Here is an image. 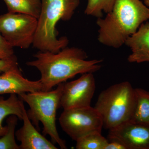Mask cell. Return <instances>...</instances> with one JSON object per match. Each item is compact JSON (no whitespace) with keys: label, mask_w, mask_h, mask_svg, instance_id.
<instances>
[{"label":"cell","mask_w":149,"mask_h":149,"mask_svg":"<svg viewBox=\"0 0 149 149\" xmlns=\"http://www.w3.org/2000/svg\"><path fill=\"white\" fill-rule=\"evenodd\" d=\"M34 56L36 59L26 64L40 71L42 91H50L77 74L98 71L102 62V60H86L87 54L77 47H66L56 53L39 51Z\"/></svg>","instance_id":"6da1fadb"},{"label":"cell","mask_w":149,"mask_h":149,"mask_svg":"<svg viewBox=\"0 0 149 149\" xmlns=\"http://www.w3.org/2000/svg\"><path fill=\"white\" fill-rule=\"evenodd\" d=\"M149 19V8L140 0H116L105 17L98 18V40L107 47L120 48Z\"/></svg>","instance_id":"7a4b0ae2"},{"label":"cell","mask_w":149,"mask_h":149,"mask_svg":"<svg viewBox=\"0 0 149 149\" xmlns=\"http://www.w3.org/2000/svg\"><path fill=\"white\" fill-rule=\"evenodd\" d=\"M80 4V0H42L33 47L41 52L54 53L66 47L69 40L66 37L58 38L56 27L60 20L70 19Z\"/></svg>","instance_id":"3957f363"},{"label":"cell","mask_w":149,"mask_h":149,"mask_svg":"<svg viewBox=\"0 0 149 149\" xmlns=\"http://www.w3.org/2000/svg\"><path fill=\"white\" fill-rule=\"evenodd\" d=\"M64 83L57 85L54 90L23 93L18 97L28 105L27 115L34 125L38 128L39 123L43 126L44 136H49L54 144L62 149H67L66 143L61 138L56 124L57 111L61 107V100Z\"/></svg>","instance_id":"277c9868"},{"label":"cell","mask_w":149,"mask_h":149,"mask_svg":"<svg viewBox=\"0 0 149 149\" xmlns=\"http://www.w3.org/2000/svg\"><path fill=\"white\" fill-rule=\"evenodd\" d=\"M135 102V88L125 81L102 91L94 107L102 116L103 127L109 130L130 121Z\"/></svg>","instance_id":"5b68a950"},{"label":"cell","mask_w":149,"mask_h":149,"mask_svg":"<svg viewBox=\"0 0 149 149\" xmlns=\"http://www.w3.org/2000/svg\"><path fill=\"white\" fill-rule=\"evenodd\" d=\"M58 120L62 130L75 141L93 132L101 133L103 127L100 114L91 106L63 109Z\"/></svg>","instance_id":"8992f818"},{"label":"cell","mask_w":149,"mask_h":149,"mask_svg":"<svg viewBox=\"0 0 149 149\" xmlns=\"http://www.w3.org/2000/svg\"><path fill=\"white\" fill-rule=\"evenodd\" d=\"M37 23L32 15L8 12L0 15V32L13 47L27 49L33 45Z\"/></svg>","instance_id":"52a82bcc"},{"label":"cell","mask_w":149,"mask_h":149,"mask_svg":"<svg viewBox=\"0 0 149 149\" xmlns=\"http://www.w3.org/2000/svg\"><path fill=\"white\" fill-rule=\"evenodd\" d=\"M95 89V80L92 72L84 73L77 80L65 82L61 107L66 109L91 106Z\"/></svg>","instance_id":"ba28073f"},{"label":"cell","mask_w":149,"mask_h":149,"mask_svg":"<svg viewBox=\"0 0 149 149\" xmlns=\"http://www.w3.org/2000/svg\"><path fill=\"white\" fill-rule=\"evenodd\" d=\"M109 130L108 139L119 141L126 149H149V125L128 121Z\"/></svg>","instance_id":"9c48e42d"},{"label":"cell","mask_w":149,"mask_h":149,"mask_svg":"<svg viewBox=\"0 0 149 149\" xmlns=\"http://www.w3.org/2000/svg\"><path fill=\"white\" fill-rule=\"evenodd\" d=\"M40 80L32 81L24 77L19 67L13 68L0 75V95L23 93L42 91Z\"/></svg>","instance_id":"30bf717a"},{"label":"cell","mask_w":149,"mask_h":149,"mask_svg":"<svg viewBox=\"0 0 149 149\" xmlns=\"http://www.w3.org/2000/svg\"><path fill=\"white\" fill-rule=\"evenodd\" d=\"M22 120L23 125L15 133V137L20 142V149H58L34 127L25 107L23 109Z\"/></svg>","instance_id":"8fae6325"},{"label":"cell","mask_w":149,"mask_h":149,"mask_svg":"<svg viewBox=\"0 0 149 149\" xmlns=\"http://www.w3.org/2000/svg\"><path fill=\"white\" fill-rule=\"evenodd\" d=\"M125 45L131 50L128 58L129 62H149V21L141 24L138 30L128 37Z\"/></svg>","instance_id":"7c38bea8"},{"label":"cell","mask_w":149,"mask_h":149,"mask_svg":"<svg viewBox=\"0 0 149 149\" xmlns=\"http://www.w3.org/2000/svg\"><path fill=\"white\" fill-rule=\"evenodd\" d=\"M23 102L16 94H10L8 98L0 99V138L6 133L7 126H3V121L6 118L15 115L22 120L23 109L25 107Z\"/></svg>","instance_id":"4fadbf2b"},{"label":"cell","mask_w":149,"mask_h":149,"mask_svg":"<svg viewBox=\"0 0 149 149\" xmlns=\"http://www.w3.org/2000/svg\"><path fill=\"white\" fill-rule=\"evenodd\" d=\"M135 102L130 121L149 125V92L141 88H135Z\"/></svg>","instance_id":"5bb4252c"},{"label":"cell","mask_w":149,"mask_h":149,"mask_svg":"<svg viewBox=\"0 0 149 149\" xmlns=\"http://www.w3.org/2000/svg\"><path fill=\"white\" fill-rule=\"evenodd\" d=\"M8 12L26 14L37 19L40 16L42 0H3Z\"/></svg>","instance_id":"9a60e30c"},{"label":"cell","mask_w":149,"mask_h":149,"mask_svg":"<svg viewBox=\"0 0 149 149\" xmlns=\"http://www.w3.org/2000/svg\"><path fill=\"white\" fill-rule=\"evenodd\" d=\"M108 139L102 136L100 132H93L76 141L77 149H105Z\"/></svg>","instance_id":"2e32d148"},{"label":"cell","mask_w":149,"mask_h":149,"mask_svg":"<svg viewBox=\"0 0 149 149\" xmlns=\"http://www.w3.org/2000/svg\"><path fill=\"white\" fill-rule=\"evenodd\" d=\"M18 118L15 115L10 116L7 119L8 130L0 138V149H20L15 141V128Z\"/></svg>","instance_id":"e0dca14e"},{"label":"cell","mask_w":149,"mask_h":149,"mask_svg":"<svg viewBox=\"0 0 149 149\" xmlns=\"http://www.w3.org/2000/svg\"><path fill=\"white\" fill-rule=\"evenodd\" d=\"M116 0H88L85 11V14L100 18L103 13H108L111 11Z\"/></svg>","instance_id":"ac0fdd59"},{"label":"cell","mask_w":149,"mask_h":149,"mask_svg":"<svg viewBox=\"0 0 149 149\" xmlns=\"http://www.w3.org/2000/svg\"><path fill=\"white\" fill-rule=\"evenodd\" d=\"M13 48L0 32V59H10L16 56Z\"/></svg>","instance_id":"d6986e66"},{"label":"cell","mask_w":149,"mask_h":149,"mask_svg":"<svg viewBox=\"0 0 149 149\" xmlns=\"http://www.w3.org/2000/svg\"><path fill=\"white\" fill-rule=\"evenodd\" d=\"M18 67L16 56L10 59H0V74Z\"/></svg>","instance_id":"ffe728a7"},{"label":"cell","mask_w":149,"mask_h":149,"mask_svg":"<svg viewBox=\"0 0 149 149\" xmlns=\"http://www.w3.org/2000/svg\"><path fill=\"white\" fill-rule=\"evenodd\" d=\"M108 141L105 149H126L124 145L119 141L113 139H108Z\"/></svg>","instance_id":"44dd1931"},{"label":"cell","mask_w":149,"mask_h":149,"mask_svg":"<svg viewBox=\"0 0 149 149\" xmlns=\"http://www.w3.org/2000/svg\"><path fill=\"white\" fill-rule=\"evenodd\" d=\"M145 5L149 7V0H144Z\"/></svg>","instance_id":"7402d4cb"}]
</instances>
